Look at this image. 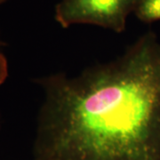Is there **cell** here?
<instances>
[{
	"label": "cell",
	"mask_w": 160,
	"mask_h": 160,
	"mask_svg": "<svg viewBox=\"0 0 160 160\" xmlns=\"http://www.w3.org/2000/svg\"><path fill=\"white\" fill-rule=\"evenodd\" d=\"M6 0H0V5H1V4H3V3H4V2H6Z\"/></svg>",
	"instance_id": "obj_5"
},
{
	"label": "cell",
	"mask_w": 160,
	"mask_h": 160,
	"mask_svg": "<svg viewBox=\"0 0 160 160\" xmlns=\"http://www.w3.org/2000/svg\"><path fill=\"white\" fill-rule=\"evenodd\" d=\"M139 0H62L55 6L54 18L62 28L91 24L122 33L126 19Z\"/></svg>",
	"instance_id": "obj_2"
},
{
	"label": "cell",
	"mask_w": 160,
	"mask_h": 160,
	"mask_svg": "<svg viewBox=\"0 0 160 160\" xmlns=\"http://www.w3.org/2000/svg\"><path fill=\"white\" fill-rule=\"evenodd\" d=\"M2 46L3 43L0 40V86L5 83L6 78H8V62L6 55L1 50Z\"/></svg>",
	"instance_id": "obj_4"
},
{
	"label": "cell",
	"mask_w": 160,
	"mask_h": 160,
	"mask_svg": "<svg viewBox=\"0 0 160 160\" xmlns=\"http://www.w3.org/2000/svg\"><path fill=\"white\" fill-rule=\"evenodd\" d=\"M44 92L34 160H160V41L142 35L108 62L35 79Z\"/></svg>",
	"instance_id": "obj_1"
},
{
	"label": "cell",
	"mask_w": 160,
	"mask_h": 160,
	"mask_svg": "<svg viewBox=\"0 0 160 160\" xmlns=\"http://www.w3.org/2000/svg\"><path fill=\"white\" fill-rule=\"evenodd\" d=\"M133 12L143 22L150 23L160 21V0H139Z\"/></svg>",
	"instance_id": "obj_3"
}]
</instances>
